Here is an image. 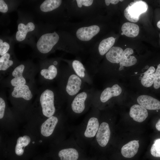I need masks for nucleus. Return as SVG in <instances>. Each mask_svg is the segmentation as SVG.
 Wrapping results in <instances>:
<instances>
[{"label":"nucleus","mask_w":160,"mask_h":160,"mask_svg":"<svg viewBox=\"0 0 160 160\" xmlns=\"http://www.w3.org/2000/svg\"><path fill=\"white\" fill-rule=\"evenodd\" d=\"M57 97L56 92L49 88L43 90L39 94L38 97L44 116L49 118L55 113L56 109L54 102Z\"/></svg>","instance_id":"f257e3e1"},{"label":"nucleus","mask_w":160,"mask_h":160,"mask_svg":"<svg viewBox=\"0 0 160 160\" xmlns=\"http://www.w3.org/2000/svg\"><path fill=\"white\" fill-rule=\"evenodd\" d=\"M32 73L27 72L25 70V66L23 64L16 67L9 73L8 83L12 88L28 84L30 80V75Z\"/></svg>","instance_id":"f03ea898"},{"label":"nucleus","mask_w":160,"mask_h":160,"mask_svg":"<svg viewBox=\"0 0 160 160\" xmlns=\"http://www.w3.org/2000/svg\"><path fill=\"white\" fill-rule=\"evenodd\" d=\"M148 6L145 1L141 0L134 1L132 2L124 10V15L129 21L132 22H137L140 15L147 10Z\"/></svg>","instance_id":"7ed1b4c3"},{"label":"nucleus","mask_w":160,"mask_h":160,"mask_svg":"<svg viewBox=\"0 0 160 160\" xmlns=\"http://www.w3.org/2000/svg\"><path fill=\"white\" fill-rule=\"evenodd\" d=\"M59 39V36L56 32L43 34L37 43V49L41 53L47 54L51 51Z\"/></svg>","instance_id":"20e7f679"},{"label":"nucleus","mask_w":160,"mask_h":160,"mask_svg":"<svg viewBox=\"0 0 160 160\" xmlns=\"http://www.w3.org/2000/svg\"><path fill=\"white\" fill-rule=\"evenodd\" d=\"M82 79L75 73H72L66 78L64 85L65 94L68 96L74 97L79 93L82 87Z\"/></svg>","instance_id":"39448f33"},{"label":"nucleus","mask_w":160,"mask_h":160,"mask_svg":"<svg viewBox=\"0 0 160 160\" xmlns=\"http://www.w3.org/2000/svg\"><path fill=\"white\" fill-rule=\"evenodd\" d=\"M10 97L15 99L28 101L33 97L30 84H28L12 88Z\"/></svg>","instance_id":"423d86ee"},{"label":"nucleus","mask_w":160,"mask_h":160,"mask_svg":"<svg viewBox=\"0 0 160 160\" xmlns=\"http://www.w3.org/2000/svg\"><path fill=\"white\" fill-rule=\"evenodd\" d=\"M99 27L97 25H92L87 27H83L77 29L76 35L77 37L83 41H88L100 32Z\"/></svg>","instance_id":"0eeeda50"},{"label":"nucleus","mask_w":160,"mask_h":160,"mask_svg":"<svg viewBox=\"0 0 160 160\" xmlns=\"http://www.w3.org/2000/svg\"><path fill=\"white\" fill-rule=\"evenodd\" d=\"M89 97V93L86 91H82L76 95L71 104L73 111L76 113H82L85 108V103Z\"/></svg>","instance_id":"6e6552de"},{"label":"nucleus","mask_w":160,"mask_h":160,"mask_svg":"<svg viewBox=\"0 0 160 160\" xmlns=\"http://www.w3.org/2000/svg\"><path fill=\"white\" fill-rule=\"evenodd\" d=\"M111 131L108 124L103 122L99 125L96 134V140L101 147H104L108 144L110 137Z\"/></svg>","instance_id":"1a4fd4ad"},{"label":"nucleus","mask_w":160,"mask_h":160,"mask_svg":"<svg viewBox=\"0 0 160 160\" xmlns=\"http://www.w3.org/2000/svg\"><path fill=\"white\" fill-rule=\"evenodd\" d=\"M138 103L146 109L153 110L160 109V101L151 96L142 95L137 99Z\"/></svg>","instance_id":"9d476101"},{"label":"nucleus","mask_w":160,"mask_h":160,"mask_svg":"<svg viewBox=\"0 0 160 160\" xmlns=\"http://www.w3.org/2000/svg\"><path fill=\"white\" fill-rule=\"evenodd\" d=\"M129 114L134 121L142 122L147 118L148 113L146 108L140 105L135 104L130 108Z\"/></svg>","instance_id":"9b49d317"},{"label":"nucleus","mask_w":160,"mask_h":160,"mask_svg":"<svg viewBox=\"0 0 160 160\" xmlns=\"http://www.w3.org/2000/svg\"><path fill=\"white\" fill-rule=\"evenodd\" d=\"M121 92V88L116 84L111 87H106L101 93L100 96V100L103 103H105L112 97L119 95Z\"/></svg>","instance_id":"f8f14e48"},{"label":"nucleus","mask_w":160,"mask_h":160,"mask_svg":"<svg viewBox=\"0 0 160 160\" xmlns=\"http://www.w3.org/2000/svg\"><path fill=\"white\" fill-rule=\"evenodd\" d=\"M139 140H133L124 145L121 149L122 155L126 158L134 157L137 153L139 147Z\"/></svg>","instance_id":"ddd939ff"},{"label":"nucleus","mask_w":160,"mask_h":160,"mask_svg":"<svg viewBox=\"0 0 160 160\" xmlns=\"http://www.w3.org/2000/svg\"><path fill=\"white\" fill-rule=\"evenodd\" d=\"M58 121V118L56 116H52L48 118L41 126V134L46 137L51 135L53 132Z\"/></svg>","instance_id":"4468645a"},{"label":"nucleus","mask_w":160,"mask_h":160,"mask_svg":"<svg viewBox=\"0 0 160 160\" xmlns=\"http://www.w3.org/2000/svg\"><path fill=\"white\" fill-rule=\"evenodd\" d=\"M54 62L53 64L49 65L47 68L41 69L39 72L41 79L45 81H50L54 80L58 75L57 68Z\"/></svg>","instance_id":"2eb2a0df"},{"label":"nucleus","mask_w":160,"mask_h":160,"mask_svg":"<svg viewBox=\"0 0 160 160\" xmlns=\"http://www.w3.org/2000/svg\"><path fill=\"white\" fill-rule=\"evenodd\" d=\"M133 53V50L131 48H127L124 51L122 57L119 63V71L123 69V67H129L135 65L137 60L134 56H131Z\"/></svg>","instance_id":"dca6fc26"},{"label":"nucleus","mask_w":160,"mask_h":160,"mask_svg":"<svg viewBox=\"0 0 160 160\" xmlns=\"http://www.w3.org/2000/svg\"><path fill=\"white\" fill-rule=\"evenodd\" d=\"M124 51L120 47H112L106 54V58L111 63H118L122 57Z\"/></svg>","instance_id":"f3484780"},{"label":"nucleus","mask_w":160,"mask_h":160,"mask_svg":"<svg viewBox=\"0 0 160 160\" xmlns=\"http://www.w3.org/2000/svg\"><path fill=\"white\" fill-rule=\"evenodd\" d=\"M35 27L34 24L31 22L28 23L26 25L22 23L19 24L18 25V31L16 35L17 40L19 41L24 40L27 33L34 30Z\"/></svg>","instance_id":"a211bd4d"},{"label":"nucleus","mask_w":160,"mask_h":160,"mask_svg":"<svg viewBox=\"0 0 160 160\" xmlns=\"http://www.w3.org/2000/svg\"><path fill=\"white\" fill-rule=\"evenodd\" d=\"M99 126L98 119L95 117L90 118L87 123L84 135L87 137H94L96 135Z\"/></svg>","instance_id":"6ab92c4d"},{"label":"nucleus","mask_w":160,"mask_h":160,"mask_svg":"<svg viewBox=\"0 0 160 160\" xmlns=\"http://www.w3.org/2000/svg\"><path fill=\"white\" fill-rule=\"evenodd\" d=\"M121 29L123 34L130 37H136L139 32V28L137 25L129 22L124 23L121 27Z\"/></svg>","instance_id":"aec40b11"},{"label":"nucleus","mask_w":160,"mask_h":160,"mask_svg":"<svg viewBox=\"0 0 160 160\" xmlns=\"http://www.w3.org/2000/svg\"><path fill=\"white\" fill-rule=\"evenodd\" d=\"M10 55L7 53L0 57V73L5 75L9 74V69L13 64V61L10 60Z\"/></svg>","instance_id":"412c9836"},{"label":"nucleus","mask_w":160,"mask_h":160,"mask_svg":"<svg viewBox=\"0 0 160 160\" xmlns=\"http://www.w3.org/2000/svg\"><path fill=\"white\" fill-rule=\"evenodd\" d=\"M58 155L61 160H77L79 158L77 151L73 148L62 149L59 152Z\"/></svg>","instance_id":"4be33fe9"},{"label":"nucleus","mask_w":160,"mask_h":160,"mask_svg":"<svg viewBox=\"0 0 160 160\" xmlns=\"http://www.w3.org/2000/svg\"><path fill=\"white\" fill-rule=\"evenodd\" d=\"M115 41V39L110 37L103 40L100 43L98 49L100 54L104 55L112 47Z\"/></svg>","instance_id":"5701e85b"},{"label":"nucleus","mask_w":160,"mask_h":160,"mask_svg":"<svg viewBox=\"0 0 160 160\" xmlns=\"http://www.w3.org/2000/svg\"><path fill=\"white\" fill-rule=\"evenodd\" d=\"M31 141L30 137L27 135L20 137L17 139L15 147V153L18 156L22 155L24 152V148L28 145Z\"/></svg>","instance_id":"b1692460"},{"label":"nucleus","mask_w":160,"mask_h":160,"mask_svg":"<svg viewBox=\"0 0 160 160\" xmlns=\"http://www.w3.org/2000/svg\"><path fill=\"white\" fill-rule=\"evenodd\" d=\"M62 2L60 0H46L41 4L40 9L44 12H50L59 7Z\"/></svg>","instance_id":"393cba45"},{"label":"nucleus","mask_w":160,"mask_h":160,"mask_svg":"<svg viewBox=\"0 0 160 160\" xmlns=\"http://www.w3.org/2000/svg\"><path fill=\"white\" fill-rule=\"evenodd\" d=\"M72 66L75 73L82 79L86 76V70L82 63L79 61L74 60L72 62Z\"/></svg>","instance_id":"a878e982"},{"label":"nucleus","mask_w":160,"mask_h":160,"mask_svg":"<svg viewBox=\"0 0 160 160\" xmlns=\"http://www.w3.org/2000/svg\"><path fill=\"white\" fill-rule=\"evenodd\" d=\"M155 78V75L154 73L148 75L144 74L141 79V83L145 87H150L153 84Z\"/></svg>","instance_id":"bb28decb"},{"label":"nucleus","mask_w":160,"mask_h":160,"mask_svg":"<svg viewBox=\"0 0 160 160\" xmlns=\"http://www.w3.org/2000/svg\"><path fill=\"white\" fill-rule=\"evenodd\" d=\"M151 154L156 157H160V138L156 139L151 149Z\"/></svg>","instance_id":"cd10ccee"},{"label":"nucleus","mask_w":160,"mask_h":160,"mask_svg":"<svg viewBox=\"0 0 160 160\" xmlns=\"http://www.w3.org/2000/svg\"><path fill=\"white\" fill-rule=\"evenodd\" d=\"M155 75L153 87L155 89L160 87V64L158 65L157 68L154 73Z\"/></svg>","instance_id":"c85d7f7f"},{"label":"nucleus","mask_w":160,"mask_h":160,"mask_svg":"<svg viewBox=\"0 0 160 160\" xmlns=\"http://www.w3.org/2000/svg\"><path fill=\"white\" fill-rule=\"evenodd\" d=\"M9 45L6 42H3V40L0 39V55L2 56L7 53L9 48Z\"/></svg>","instance_id":"c756f323"},{"label":"nucleus","mask_w":160,"mask_h":160,"mask_svg":"<svg viewBox=\"0 0 160 160\" xmlns=\"http://www.w3.org/2000/svg\"><path fill=\"white\" fill-rule=\"evenodd\" d=\"M77 6L81 8L83 6L87 7L91 6L93 2L92 0H76Z\"/></svg>","instance_id":"7c9ffc66"},{"label":"nucleus","mask_w":160,"mask_h":160,"mask_svg":"<svg viewBox=\"0 0 160 160\" xmlns=\"http://www.w3.org/2000/svg\"><path fill=\"white\" fill-rule=\"evenodd\" d=\"M6 106V104L4 100L2 97V96L0 97V119H2L4 117Z\"/></svg>","instance_id":"2f4dec72"},{"label":"nucleus","mask_w":160,"mask_h":160,"mask_svg":"<svg viewBox=\"0 0 160 160\" xmlns=\"http://www.w3.org/2000/svg\"><path fill=\"white\" fill-rule=\"evenodd\" d=\"M8 10L7 5L3 0H0V12L2 13H6Z\"/></svg>","instance_id":"473e14b6"},{"label":"nucleus","mask_w":160,"mask_h":160,"mask_svg":"<svg viewBox=\"0 0 160 160\" xmlns=\"http://www.w3.org/2000/svg\"><path fill=\"white\" fill-rule=\"evenodd\" d=\"M155 71L154 67L153 66L150 67L143 74L145 75H148L154 73Z\"/></svg>","instance_id":"72a5a7b5"},{"label":"nucleus","mask_w":160,"mask_h":160,"mask_svg":"<svg viewBox=\"0 0 160 160\" xmlns=\"http://www.w3.org/2000/svg\"><path fill=\"white\" fill-rule=\"evenodd\" d=\"M119 1L118 0H105V1L106 5L108 6H109L111 3L114 4H117Z\"/></svg>","instance_id":"f704fd0d"},{"label":"nucleus","mask_w":160,"mask_h":160,"mask_svg":"<svg viewBox=\"0 0 160 160\" xmlns=\"http://www.w3.org/2000/svg\"><path fill=\"white\" fill-rule=\"evenodd\" d=\"M156 128L158 131H160V119L156 123Z\"/></svg>","instance_id":"c9c22d12"},{"label":"nucleus","mask_w":160,"mask_h":160,"mask_svg":"<svg viewBox=\"0 0 160 160\" xmlns=\"http://www.w3.org/2000/svg\"><path fill=\"white\" fill-rule=\"evenodd\" d=\"M157 26L158 28H160V20L157 23Z\"/></svg>","instance_id":"e433bc0d"},{"label":"nucleus","mask_w":160,"mask_h":160,"mask_svg":"<svg viewBox=\"0 0 160 160\" xmlns=\"http://www.w3.org/2000/svg\"><path fill=\"white\" fill-rule=\"evenodd\" d=\"M42 142V140H40L39 141V142L40 143L41 142Z\"/></svg>","instance_id":"4c0bfd02"},{"label":"nucleus","mask_w":160,"mask_h":160,"mask_svg":"<svg viewBox=\"0 0 160 160\" xmlns=\"http://www.w3.org/2000/svg\"><path fill=\"white\" fill-rule=\"evenodd\" d=\"M35 143V142H33V143Z\"/></svg>","instance_id":"58836bf2"},{"label":"nucleus","mask_w":160,"mask_h":160,"mask_svg":"<svg viewBox=\"0 0 160 160\" xmlns=\"http://www.w3.org/2000/svg\"><path fill=\"white\" fill-rule=\"evenodd\" d=\"M119 1H123V0H119Z\"/></svg>","instance_id":"ea45409f"}]
</instances>
